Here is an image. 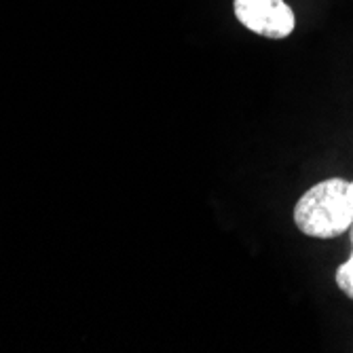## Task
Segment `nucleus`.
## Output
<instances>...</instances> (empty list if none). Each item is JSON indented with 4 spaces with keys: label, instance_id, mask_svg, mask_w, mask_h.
I'll return each mask as SVG.
<instances>
[{
    "label": "nucleus",
    "instance_id": "f257e3e1",
    "mask_svg": "<svg viewBox=\"0 0 353 353\" xmlns=\"http://www.w3.org/2000/svg\"><path fill=\"white\" fill-rule=\"evenodd\" d=\"M349 180L328 178L305 190L294 205L296 229L313 239H334L353 224Z\"/></svg>",
    "mask_w": 353,
    "mask_h": 353
},
{
    "label": "nucleus",
    "instance_id": "f03ea898",
    "mask_svg": "<svg viewBox=\"0 0 353 353\" xmlns=\"http://www.w3.org/2000/svg\"><path fill=\"white\" fill-rule=\"evenodd\" d=\"M237 21L263 39L281 41L296 28L294 11L285 0H233Z\"/></svg>",
    "mask_w": 353,
    "mask_h": 353
},
{
    "label": "nucleus",
    "instance_id": "7ed1b4c3",
    "mask_svg": "<svg viewBox=\"0 0 353 353\" xmlns=\"http://www.w3.org/2000/svg\"><path fill=\"white\" fill-rule=\"evenodd\" d=\"M334 281L339 285V290L343 294H347L351 301H353V252L349 259L336 269V275H334Z\"/></svg>",
    "mask_w": 353,
    "mask_h": 353
},
{
    "label": "nucleus",
    "instance_id": "20e7f679",
    "mask_svg": "<svg viewBox=\"0 0 353 353\" xmlns=\"http://www.w3.org/2000/svg\"><path fill=\"white\" fill-rule=\"evenodd\" d=\"M349 197H351V203H353V180H349Z\"/></svg>",
    "mask_w": 353,
    "mask_h": 353
},
{
    "label": "nucleus",
    "instance_id": "39448f33",
    "mask_svg": "<svg viewBox=\"0 0 353 353\" xmlns=\"http://www.w3.org/2000/svg\"><path fill=\"white\" fill-rule=\"evenodd\" d=\"M347 233H349V239H351V245H353V224L349 227V231H347ZM351 252H353V250H351Z\"/></svg>",
    "mask_w": 353,
    "mask_h": 353
}]
</instances>
